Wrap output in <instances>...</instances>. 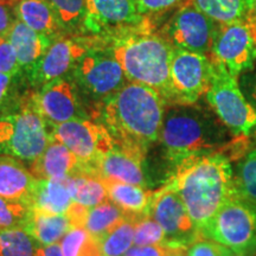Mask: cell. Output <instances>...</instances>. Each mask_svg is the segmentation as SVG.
<instances>
[{
	"label": "cell",
	"mask_w": 256,
	"mask_h": 256,
	"mask_svg": "<svg viewBox=\"0 0 256 256\" xmlns=\"http://www.w3.org/2000/svg\"><path fill=\"white\" fill-rule=\"evenodd\" d=\"M165 104L162 96L153 88L127 82L104 101L102 124L115 146L144 160L148 147L159 140Z\"/></svg>",
	"instance_id": "1"
},
{
	"label": "cell",
	"mask_w": 256,
	"mask_h": 256,
	"mask_svg": "<svg viewBox=\"0 0 256 256\" xmlns=\"http://www.w3.org/2000/svg\"><path fill=\"white\" fill-rule=\"evenodd\" d=\"M166 185L178 192L198 230L224 203L238 197L230 159L223 152L184 159L174 166Z\"/></svg>",
	"instance_id": "2"
},
{
	"label": "cell",
	"mask_w": 256,
	"mask_h": 256,
	"mask_svg": "<svg viewBox=\"0 0 256 256\" xmlns=\"http://www.w3.org/2000/svg\"><path fill=\"white\" fill-rule=\"evenodd\" d=\"M229 133L211 108L174 104L165 108L159 140L166 159L176 166L190 156L220 152L228 146Z\"/></svg>",
	"instance_id": "3"
},
{
	"label": "cell",
	"mask_w": 256,
	"mask_h": 256,
	"mask_svg": "<svg viewBox=\"0 0 256 256\" xmlns=\"http://www.w3.org/2000/svg\"><path fill=\"white\" fill-rule=\"evenodd\" d=\"M174 48L164 36L153 32L151 24L115 37L112 54L128 82L151 87L171 104L170 66Z\"/></svg>",
	"instance_id": "4"
},
{
	"label": "cell",
	"mask_w": 256,
	"mask_h": 256,
	"mask_svg": "<svg viewBox=\"0 0 256 256\" xmlns=\"http://www.w3.org/2000/svg\"><path fill=\"white\" fill-rule=\"evenodd\" d=\"M30 100L0 115V153L34 162L49 145L51 130Z\"/></svg>",
	"instance_id": "5"
},
{
	"label": "cell",
	"mask_w": 256,
	"mask_h": 256,
	"mask_svg": "<svg viewBox=\"0 0 256 256\" xmlns=\"http://www.w3.org/2000/svg\"><path fill=\"white\" fill-rule=\"evenodd\" d=\"M200 234L236 252L256 254V206L240 197L232 198L202 226Z\"/></svg>",
	"instance_id": "6"
},
{
	"label": "cell",
	"mask_w": 256,
	"mask_h": 256,
	"mask_svg": "<svg viewBox=\"0 0 256 256\" xmlns=\"http://www.w3.org/2000/svg\"><path fill=\"white\" fill-rule=\"evenodd\" d=\"M214 66L212 81L206 95L208 104L234 136H248L256 126V108L242 92L238 78L220 64L214 62Z\"/></svg>",
	"instance_id": "7"
},
{
	"label": "cell",
	"mask_w": 256,
	"mask_h": 256,
	"mask_svg": "<svg viewBox=\"0 0 256 256\" xmlns=\"http://www.w3.org/2000/svg\"><path fill=\"white\" fill-rule=\"evenodd\" d=\"M212 60L235 78L256 64V20L248 17L228 24H220L211 46Z\"/></svg>",
	"instance_id": "8"
},
{
	"label": "cell",
	"mask_w": 256,
	"mask_h": 256,
	"mask_svg": "<svg viewBox=\"0 0 256 256\" xmlns=\"http://www.w3.org/2000/svg\"><path fill=\"white\" fill-rule=\"evenodd\" d=\"M51 136L66 146L78 156L86 174L94 177L95 168L106 153L115 146L110 132L102 124L76 118L51 127Z\"/></svg>",
	"instance_id": "9"
},
{
	"label": "cell",
	"mask_w": 256,
	"mask_h": 256,
	"mask_svg": "<svg viewBox=\"0 0 256 256\" xmlns=\"http://www.w3.org/2000/svg\"><path fill=\"white\" fill-rule=\"evenodd\" d=\"M214 60L206 55L174 49L170 66L171 104H197L210 89Z\"/></svg>",
	"instance_id": "10"
},
{
	"label": "cell",
	"mask_w": 256,
	"mask_h": 256,
	"mask_svg": "<svg viewBox=\"0 0 256 256\" xmlns=\"http://www.w3.org/2000/svg\"><path fill=\"white\" fill-rule=\"evenodd\" d=\"M147 23L134 0H86L82 26L90 34L118 37Z\"/></svg>",
	"instance_id": "11"
},
{
	"label": "cell",
	"mask_w": 256,
	"mask_h": 256,
	"mask_svg": "<svg viewBox=\"0 0 256 256\" xmlns=\"http://www.w3.org/2000/svg\"><path fill=\"white\" fill-rule=\"evenodd\" d=\"M217 22L200 11L192 0L179 10L165 26L164 37L174 49L206 55L211 52Z\"/></svg>",
	"instance_id": "12"
},
{
	"label": "cell",
	"mask_w": 256,
	"mask_h": 256,
	"mask_svg": "<svg viewBox=\"0 0 256 256\" xmlns=\"http://www.w3.org/2000/svg\"><path fill=\"white\" fill-rule=\"evenodd\" d=\"M147 216L160 224L166 235V243L190 247L200 238V230L192 220L190 214L178 192L164 185L153 192Z\"/></svg>",
	"instance_id": "13"
},
{
	"label": "cell",
	"mask_w": 256,
	"mask_h": 256,
	"mask_svg": "<svg viewBox=\"0 0 256 256\" xmlns=\"http://www.w3.org/2000/svg\"><path fill=\"white\" fill-rule=\"evenodd\" d=\"M75 78L95 98H108L126 84V75L113 54L90 50L76 63Z\"/></svg>",
	"instance_id": "14"
},
{
	"label": "cell",
	"mask_w": 256,
	"mask_h": 256,
	"mask_svg": "<svg viewBox=\"0 0 256 256\" xmlns=\"http://www.w3.org/2000/svg\"><path fill=\"white\" fill-rule=\"evenodd\" d=\"M34 107L51 127L83 118L80 110L78 90L72 82L62 78L54 80L31 96Z\"/></svg>",
	"instance_id": "15"
},
{
	"label": "cell",
	"mask_w": 256,
	"mask_h": 256,
	"mask_svg": "<svg viewBox=\"0 0 256 256\" xmlns=\"http://www.w3.org/2000/svg\"><path fill=\"white\" fill-rule=\"evenodd\" d=\"M88 51H90L89 44L82 40L62 38L54 42L30 72L32 82L46 84L62 78Z\"/></svg>",
	"instance_id": "16"
},
{
	"label": "cell",
	"mask_w": 256,
	"mask_h": 256,
	"mask_svg": "<svg viewBox=\"0 0 256 256\" xmlns=\"http://www.w3.org/2000/svg\"><path fill=\"white\" fill-rule=\"evenodd\" d=\"M31 172L38 179H66L86 174L78 156L54 138L44 152L31 162Z\"/></svg>",
	"instance_id": "17"
},
{
	"label": "cell",
	"mask_w": 256,
	"mask_h": 256,
	"mask_svg": "<svg viewBox=\"0 0 256 256\" xmlns=\"http://www.w3.org/2000/svg\"><path fill=\"white\" fill-rule=\"evenodd\" d=\"M142 162L139 156L114 146L98 162L94 177L104 182H120L145 188Z\"/></svg>",
	"instance_id": "18"
},
{
	"label": "cell",
	"mask_w": 256,
	"mask_h": 256,
	"mask_svg": "<svg viewBox=\"0 0 256 256\" xmlns=\"http://www.w3.org/2000/svg\"><path fill=\"white\" fill-rule=\"evenodd\" d=\"M70 178V177H69ZM69 178L38 179L28 206L32 212L48 215H66L72 204Z\"/></svg>",
	"instance_id": "19"
},
{
	"label": "cell",
	"mask_w": 256,
	"mask_h": 256,
	"mask_svg": "<svg viewBox=\"0 0 256 256\" xmlns=\"http://www.w3.org/2000/svg\"><path fill=\"white\" fill-rule=\"evenodd\" d=\"M37 178L17 158L0 156V197L28 204Z\"/></svg>",
	"instance_id": "20"
},
{
	"label": "cell",
	"mask_w": 256,
	"mask_h": 256,
	"mask_svg": "<svg viewBox=\"0 0 256 256\" xmlns=\"http://www.w3.org/2000/svg\"><path fill=\"white\" fill-rule=\"evenodd\" d=\"M6 38L17 52L20 69H26L28 72L54 43L52 40L37 34L19 19Z\"/></svg>",
	"instance_id": "21"
},
{
	"label": "cell",
	"mask_w": 256,
	"mask_h": 256,
	"mask_svg": "<svg viewBox=\"0 0 256 256\" xmlns=\"http://www.w3.org/2000/svg\"><path fill=\"white\" fill-rule=\"evenodd\" d=\"M104 184L107 190L108 200L119 206L127 217L140 220L147 216L153 196L152 191H147L146 188L120 182H104Z\"/></svg>",
	"instance_id": "22"
},
{
	"label": "cell",
	"mask_w": 256,
	"mask_h": 256,
	"mask_svg": "<svg viewBox=\"0 0 256 256\" xmlns=\"http://www.w3.org/2000/svg\"><path fill=\"white\" fill-rule=\"evenodd\" d=\"M19 20L50 40L62 30L55 12L46 0H19L17 4Z\"/></svg>",
	"instance_id": "23"
},
{
	"label": "cell",
	"mask_w": 256,
	"mask_h": 256,
	"mask_svg": "<svg viewBox=\"0 0 256 256\" xmlns=\"http://www.w3.org/2000/svg\"><path fill=\"white\" fill-rule=\"evenodd\" d=\"M25 230L40 246H49L60 242L64 236L72 229L66 215H48L32 212Z\"/></svg>",
	"instance_id": "24"
},
{
	"label": "cell",
	"mask_w": 256,
	"mask_h": 256,
	"mask_svg": "<svg viewBox=\"0 0 256 256\" xmlns=\"http://www.w3.org/2000/svg\"><path fill=\"white\" fill-rule=\"evenodd\" d=\"M200 11L220 24L250 17L255 0H192Z\"/></svg>",
	"instance_id": "25"
},
{
	"label": "cell",
	"mask_w": 256,
	"mask_h": 256,
	"mask_svg": "<svg viewBox=\"0 0 256 256\" xmlns=\"http://www.w3.org/2000/svg\"><path fill=\"white\" fill-rule=\"evenodd\" d=\"M127 215L110 200H106L89 210L84 229L98 242H101L112 230L120 226Z\"/></svg>",
	"instance_id": "26"
},
{
	"label": "cell",
	"mask_w": 256,
	"mask_h": 256,
	"mask_svg": "<svg viewBox=\"0 0 256 256\" xmlns=\"http://www.w3.org/2000/svg\"><path fill=\"white\" fill-rule=\"evenodd\" d=\"M74 202L87 208H94L108 200L107 190L101 179L87 174L69 178Z\"/></svg>",
	"instance_id": "27"
},
{
	"label": "cell",
	"mask_w": 256,
	"mask_h": 256,
	"mask_svg": "<svg viewBox=\"0 0 256 256\" xmlns=\"http://www.w3.org/2000/svg\"><path fill=\"white\" fill-rule=\"evenodd\" d=\"M38 246L24 228L0 230V256H34Z\"/></svg>",
	"instance_id": "28"
},
{
	"label": "cell",
	"mask_w": 256,
	"mask_h": 256,
	"mask_svg": "<svg viewBox=\"0 0 256 256\" xmlns=\"http://www.w3.org/2000/svg\"><path fill=\"white\" fill-rule=\"evenodd\" d=\"M139 220L127 217L100 242L102 256H124L133 247L134 226Z\"/></svg>",
	"instance_id": "29"
},
{
	"label": "cell",
	"mask_w": 256,
	"mask_h": 256,
	"mask_svg": "<svg viewBox=\"0 0 256 256\" xmlns=\"http://www.w3.org/2000/svg\"><path fill=\"white\" fill-rule=\"evenodd\" d=\"M60 244L63 256H102L100 242L84 228H72Z\"/></svg>",
	"instance_id": "30"
},
{
	"label": "cell",
	"mask_w": 256,
	"mask_h": 256,
	"mask_svg": "<svg viewBox=\"0 0 256 256\" xmlns=\"http://www.w3.org/2000/svg\"><path fill=\"white\" fill-rule=\"evenodd\" d=\"M234 180L238 196L256 206V148L238 162Z\"/></svg>",
	"instance_id": "31"
},
{
	"label": "cell",
	"mask_w": 256,
	"mask_h": 256,
	"mask_svg": "<svg viewBox=\"0 0 256 256\" xmlns=\"http://www.w3.org/2000/svg\"><path fill=\"white\" fill-rule=\"evenodd\" d=\"M31 215L28 204L0 197V230L25 228Z\"/></svg>",
	"instance_id": "32"
},
{
	"label": "cell",
	"mask_w": 256,
	"mask_h": 256,
	"mask_svg": "<svg viewBox=\"0 0 256 256\" xmlns=\"http://www.w3.org/2000/svg\"><path fill=\"white\" fill-rule=\"evenodd\" d=\"M52 8L62 28H72L82 23L86 12V0H46Z\"/></svg>",
	"instance_id": "33"
},
{
	"label": "cell",
	"mask_w": 256,
	"mask_h": 256,
	"mask_svg": "<svg viewBox=\"0 0 256 256\" xmlns=\"http://www.w3.org/2000/svg\"><path fill=\"white\" fill-rule=\"evenodd\" d=\"M166 243L164 229L152 217L144 216L134 226V242L136 247H147Z\"/></svg>",
	"instance_id": "34"
},
{
	"label": "cell",
	"mask_w": 256,
	"mask_h": 256,
	"mask_svg": "<svg viewBox=\"0 0 256 256\" xmlns=\"http://www.w3.org/2000/svg\"><path fill=\"white\" fill-rule=\"evenodd\" d=\"M188 247L172 243H162L158 246L136 247L133 246L124 256H186Z\"/></svg>",
	"instance_id": "35"
},
{
	"label": "cell",
	"mask_w": 256,
	"mask_h": 256,
	"mask_svg": "<svg viewBox=\"0 0 256 256\" xmlns=\"http://www.w3.org/2000/svg\"><path fill=\"white\" fill-rule=\"evenodd\" d=\"M232 252L212 240L200 238L190 246L186 256H229Z\"/></svg>",
	"instance_id": "36"
},
{
	"label": "cell",
	"mask_w": 256,
	"mask_h": 256,
	"mask_svg": "<svg viewBox=\"0 0 256 256\" xmlns=\"http://www.w3.org/2000/svg\"><path fill=\"white\" fill-rule=\"evenodd\" d=\"M20 70L17 52L8 38H0V72L14 76Z\"/></svg>",
	"instance_id": "37"
},
{
	"label": "cell",
	"mask_w": 256,
	"mask_h": 256,
	"mask_svg": "<svg viewBox=\"0 0 256 256\" xmlns=\"http://www.w3.org/2000/svg\"><path fill=\"white\" fill-rule=\"evenodd\" d=\"M19 0H0V38H6L18 20L17 4Z\"/></svg>",
	"instance_id": "38"
},
{
	"label": "cell",
	"mask_w": 256,
	"mask_h": 256,
	"mask_svg": "<svg viewBox=\"0 0 256 256\" xmlns=\"http://www.w3.org/2000/svg\"><path fill=\"white\" fill-rule=\"evenodd\" d=\"M138 8L146 17L152 14H164L171 8L182 6L188 0H134Z\"/></svg>",
	"instance_id": "39"
},
{
	"label": "cell",
	"mask_w": 256,
	"mask_h": 256,
	"mask_svg": "<svg viewBox=\"0 0 256 256\" xmlns=\"http://www.w3.org/2000/svg\"><path fill=\"white\" fill-rule=\"evenodd\" d=\"M238 83L247 100L256 108V64L240 76Z\"/></svg>",
	"instance_id": "40"
},
{
	"label": "cell",
	"mask_w": 256,
	"mask_h": 256,
	"mask_svg": "<svg viewBox=\"0 0 256 256\" xmlns=\"http://www.w3.org/2000/svg\"><path fill=\"white\" fill-rule=\"evenodd\" d=\"M89 210H90V208L82 206L78 202H72V204L66 212V217H68L70 223H72V228H84Z\"/></svg>",
	"instance_id": "41"
},
{
	"label": "cell",
	"mask_w": 256,
	"mask_h": 256,
	"mask_svg": "<svg viewBox=\"0 0 256 256\" xmlns=\"http://www.w3.org/2000/svg\"><path fill=\"white\" fill-rule=\"evenodd\" d=\"M34 256H63L60 242L49 246H38Z\"/></svg>",
	"instance_id": "42"
},
{
	"label": "cell",
	"mask_w": 256,
	"mask_h": 256,
	"mask_svg": "<svg viewBox=\"0 0 256 256\" xmlns=\"http://www.w3.org/2000/svg\"><path fill=\"white\" fill-rule=\"evenodd\" d=\"M12 78H14V76L10 75V74L0 72V106H2L6 94H8Z\"/></svg>",
	"instance_id": "43"
},
{
	"label": "cell",
	"mask_w": 256,
	"mask_h": 256,
	"mask_svg": "<svg viewBox=\"0 0 256 256\" xmlns=\"http://www.w3.org/2000/svg\"><path fill=\"white\" fill-rule=\"evenodd\" d=\"M254 255L255 254H252V252H232L229 256H254Z\"/></svg>",
	"instance_id": "44"
},
{
	"label": "cell",
	"mask_w": 256,
	"mask_h": 256,
	"mask_svg": "<svg viewBox=\"0 0 256 256\" xmlns=\"http://www.w3.org/2000/svg\"><path fill=\"white\" fill-rule=\"evenodd\" d=\"M252 17L256 20V0L254 2V8H252Z\"/></svg>",
	"instance_id": "45"
},
{
	"label": "cell",
	"mask_w": 256,
	"mask_h": 256,
	"mask_svg": "<svg viewBox=\"0 0 256 256\" xmlns=\"http://www.w3.org/2000/svg\"><path fill=\"white\" fill-rule=\"evenodd\" d=\"M252 133H256V126L254 127V130H252Z\"/></svg>",
	"instance_id": "46"
},
{
	"label": "cell",
	"mask_w": 256,
	"mask_h": 256,
	"mask_svg": "<svg viewBox=\"0 0 256 256\" xmlns=\"http://www.w3.org/2000/svg\"><path fill=\"white\" fill-rule=\"evenodd\" d=\"M254 256H256V254H255V255H254Z\"/></svg>",
	"instance_id": "47"
}]
</instances>
